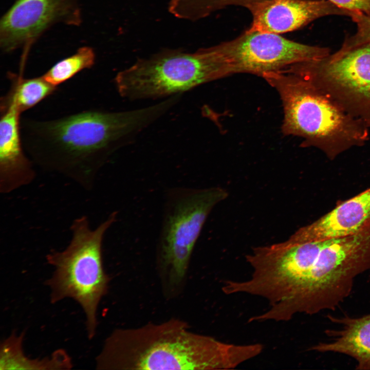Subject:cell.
Segmentation results:
<instances>
[{"label":"cell","mask_w":370,"mask_h":370,"mask_svg":"<svg viewBox=\"0 0 370 370\" xmlns=\"http://www.w3.org/2000/svg\"><path fill=\"white\" fill-rule=\"evenodd\" d=\"M338 7L354 14L370 12V0H327Z\"/></svg>","instance_id":"cell-20"},{"label":"cell","mask_w":370,"mask_h":370,"mask_svg":"<svg viewBox=\"0 0 370 370\" xmlns=\"http://www.w3.org/2000/svg\"><path fill=\"white\" fill-rule=\"evenodd\" d=\"M202 1H206V0H202Z\"/></svg>","instance_id":"cell-21"},{"label":"cell","mask_w":370,"mask_h":370,"mask_svg":"<svg viewBox=\"0 0 370 370\" xmlns=\"http://www.w3.org/2000/svg\"><path fill=\"white\" fill-rule=\"evenodd\" d=\"M9 78L11 87L1 99L0 108H14L21 114L52 94L57 88L42 76L24 79L11 73L9 74Z\"/></svg>","instance_id":"cell-16"},{"label":"cell","mask_w":370,"mask_h":370,"mask_svg":"<svg viewBox=\"0 0 370 370\" xmlns=\"http://www.w3.org/2000/svg\"><path fill=\"white\" fill-rule=\"evenodd\" d=\"M263 1L265 0H209L188 7L184 11V16L188 20L196 21L227 6L240 5L246 7Z\"/></svg>","instance_id":"cell-18"},{"label":"cell","mask_w":370,"mask_h":370,"mask_svg":"<svg viewBox=\"0 0 370 370\" xmlns=\"http://www.w3.org/2000/svg\"><path fill=\"white\" fill-rule=\"evenodd\" d=\"M331 320L341 324V329L328 330L326 333L334 337L332 340L320 342L311 349L347 355L357 362V369L370 370V314L358 318H332Z\"/></svg>","instance_id":"cell-14"},{"label":"cell","mask_w":370,"mask_h":370,"mask_svg":"<svg viewBox=\"0 0 370 370\" xmlns=\"http://www.w3.org/2000/svg\"><path fill=\"white\" fill-rule=\"evenodd\" d=\"M79 0H17L2 16L0 46L5 52L29 47L53 25H78Z\"/></svg>","instance_id":"cell-10"},{"label":"cell","mask_w":370,"mask_h":370,"mask_svg":"<svg viewBox=\"0 0 370 370\" xmlns=\"http://www.w3.org/2000/svg\"><path fill=\"white\" fill-rule=\"evenodd\" d=\"M262 77L282 100V132L302 138V146L317 148L332 160L368 140L369 128L363 121L308 81L283 71Z\"/></svg>","instance_id":"cell-3"},{"label":"cell","mask_w":370,"mask_h":370,"mask_svg":"<svg viewBox=\"0 0 370 370\" xmlns=\"http://www.w3.org/2000/svg\"><path fill=\"white\" fill-rule=\"evenodd\" d=\"M95 59L94 50L90 47L83 46L73 54L58 62L42 76L48 82L57 86L80 71L92 67Z\"/></svg>","instance_id":"cell-17"},{"label":"cell","mask_w":370,"mask_h":370,"mask_svg":"<svg viewBox=\"0 0 370 370\" xmlns=\"http://www.w3.org/2000/svg\"><path fill=\"white\" fill-rule=\"evenodd\" d=\"M282 71L308 81L370 128V42L340 49Z\"/></svg>","instance_id":"cell-8"},{"label":"cell","mask_w":370,"mask_h":370,"mask_svg":"<svg viewBox=\"0 0 370 370\" xmlns=\"http://www.w3.org/2000/svg\"><path fill=\"white\" fill-rule=\"evenodd\" d=\"M246 8L253 16L247 30L278 34L297 30L323 16H350L327 0H265Z\"/></svg>","instance_id":"cell-11"},{"label":"cell","mask_w":370,"mask_h":370,"mask_svg":"<svg viewBox=\"0 0 370 370\" xmlns=\"http://www.w3.org/2000/svg\"><path fill=\"white\" fill-rule=\"evenodd\" d=\"M170 108L169 101L163 100L129 111L86 110L47 120H21L22 142L32 161L89 190L122 142Z\"/></svg>","instance_id":"cell-1"},{"label":"cell","mask_w":370,"mask_h":370,"mask_svg":"<svg viewBox=\"0 0 370 370\" xmlns=\"http://www.w3.org/2000/svg\"><path fill=\"white\" fill-rule=\"evenodd\" d=\"M370 269V223L357 232L328 239L289 298L275 311L278 321L298 313L334 310L351 292L354 281Z\"/></svg>","instance_id":"cell-5"},{"label":"cell","mask_w":370,"mask_h":370,"mask_svg":"<svg viewBox=\"0 0 370 370\" xmlns=\"http://www.w3.org/2000/svg\"><path fill=\"white\" fill-rule=\"evenodd\" d=\"M370 221V188L341 202L311 224L297 230L288 239L293 243L321 241L354 234Z\"/></svg>","instance_id":"cell-13"},{"label":"cell","mask_w":370,"mask_h":370,"mask_svg":"<svg viewBox=\"0 0 370 370\" xmlns=\"http://www.w3.org/2000/svg\"><path fill=\"white\" fill-rule=\"evenodd\" d=\"M0 192L8 194L31 183L35 177L33 161L25 153L20 113L0 108Z\"/></svg>","instance_id":"cell-12"},{"label":"cell","mask_w":370,"mask_h":370,"mask_svg":"<svg viewBox=\"0 0 370 370\" xmlns=\"http://www.w3.org/2000/svg\"><path fill=\"white\" fill-rule=\"evenodd\" d=\"M219 45L233 74L248 73L261 77L330 54L328 48L297 43L278 34L247 30L236 39Z\"/></svg>","instance_id":"cell-9"},{"label":"cell","mask_w":370,"mask_h":370,"mask_svg":"<svg viewBox=\"0 0 370 370\" xmlns=\"http://www.w3.org/2000/svg\"><path fill=\"white\" fill-rule=\"evenodd\" d=\"M117 215V211L113 212L95 229L90 226L86 216L75 219L67 247L61 251H50L46 256L48 264L54 268L45 283L50 288L51 302L67 298L76 301L84 312L90 340L96 332L98 307L107 291L109 282L103 267V242Z\"/></svg>","instance_id":"cell-4"},{"label":"cell","mask_w":370,"mask_h":370,"mask_svg":"<svg viewBox=\"0 0 370 370\" xmlns=\"http://www.w3.org/2000/svg\"><path fill=\"white\" fill-rule=\"evenodd\" d=\"M357 26L355 33L344 41L341 48H347L370 42V12L350 16Z\"/></svg>","instance_id":"cell-19"},{"label":"cell","mask_w":370,"mask_h":370,"mask_svg":"<svg viewBox=\"0 0 370 370\" xmlns=\"http://www.w3.org/2000/svg\"><path fill=\"white\" fill-rule=\"evenodd\" d=\"M260 343H225L189 329L172 319L132 328H119L106 338L96 358L107 370L230 369L258 355Z\"/></svg>","instance_id":"cell-2"},{"label":"cell","mask_w":370,"mask_h":370,"mask_svg":"<svg viewBox=\"0 0 370 370\" xmlns=\"http://www.w3.org/2000/svg\"><path fill=\"white\" fill-rule=\"evenodd\" d=\"M24 333H12L2 342L0 369H65L72 366L71 358L63 349H58L49 357L30 359L23 352Z\"/></svg>","instance_id":"cell-15"},{"label":"cell","mask_w":370,"mask_h":370,"mask_svg":"<svg viewBox=\"0 0 370 370\" xmlns=\"http://www.w3.org/2000/svg\"><path fill=\"white\" fill-rule=\"evenodd\" d=\"M228 196L221 187L170 189L165 195L157 261L173 285L184 278L191 256L213 208Z\"/></svg>","instance_id":"cell-7"},{"label":"cell","mask_w":370,"mask_h":370,"mask_svg":"<svg viewBox=\"0 0 370 370\" xmlns=\"http://www.w3.org/2000/svg\"><path fill=\"white\" fill-rule=\"evenodd\" d=\"M219 45L193 53L165 49L141 58L119 72L115 83L119 95L130 100L171 97L232 75Z\"/></svg>","instance_id":"cell-6"}]
</instances>
